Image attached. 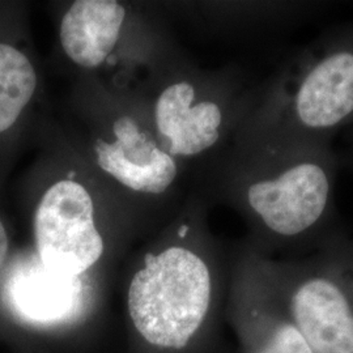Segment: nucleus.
Wrapping results in <instances>:
<instances>
[{
    "label": "nucleus",
    "mask_w": 353,
    "mask_h": 353,
    "mask_svg": "<svg viewBox=\"0 0 353 353\" xmlns=\"http://www.w3.org/2000/svg\"><path fill=\"white\" fill-rule=\"evenodd\" d=\"M207 163L205 192L245 217L261 255L294 258L343 230L335 202L341 156L332 144L232 141Z\"/></svg>",
    "instance_id": "obj_1"
},
{
    "label": "nucleus",
    "mask_w": 353,
    "mask_h": 353,
    "mask_svg": "<svg viewBox=\"0 0 353 353\" xmlns=\"http://www.w3.org/2000/svg\"><path fill=\"white\" fill-rule=\"evenodd\" d=\"M353 126V21L331 26L290 57L261 85L232 141L332 144Z\"/></svg>",
    "instance_id": "obj_2"
},
{
    "label": "nucleus",
    "mask_w": 353,
    "mask_h": 353,
    "mask_svg": "<svg viewBox=\"0 0 353 353\" xmlns=\"http://www.w3.org/2000/svg\"><path fill=\"white\" fill-rule=\"evenodd\" d=\"M204 204L190 241L150 255L128 287V313L140 335L153 345L189 347L212 314L217 271L202 232Z\"/></svg>",
    "instance_id": "obj_3"
},
{
    "label": "nucleus",
    "mask_w": 353,
    "mask_h": 353,
    "mask_svg": "<svg viewBox=\"0 0 353 353\" xmlns=\"http://www.w3.org/2000/svg\"><path fill=\"white\" fill-rule=\"evenodd\" d=\"M258 258L314 353H353L352 237L341 230L307 255Z\"/></svg>",
    "instance_id": "obj_4"
},
{
    "label": "nucleus",
    "mask_w": 353,
    "mask_h": 353,
    "mask_svg": "<svg viewBox=\"0 0 353 353\" xmlns=\"http://www.w3.org/2000/svg\"><path fill=\"white\" fill-rule=\"evenodd\" d=\"M261 85H248L237 70L185 67L153 105L157 141L176 161L211 160L232 143L258 101Z\"/></svg>",
    "instance_id": "obj_5"
},
{
    "label": "nucleus",
    "mask_w": 353,
    "mask_h": 353,
    "mask_svg": "<svg viewBox=\"0 0 353 353\" xmlns=\"http://www.w3.org/2000/svg\"><path fill=\"white\" fill-rule=\"evenodd\" d=\"M37 258L55 274L80 278L103 254L90 190L74 178L57 179L34 214Z\"/></svg>",
    "instance_id": "obj_6"
},
{
    "label": "nucleus",
    "mask_w": 353,
    "mask_h": 353,
    "mask_svg": "<svg viewBox=\"0 0 353 353\" xmlns=\"http://www.w3.org/2000/svg\"><path fill=\"white\" fill-rule=\"evenodd\" d=\"M92 159L122 188L145 195L169 191L179 174V161L164 151L154 134L126 114L115 117L94 138Z\"/></svg>",
    "instance_id": "obj_7"
},
{
    "label": "nucleus",
    "mask_w": 353,
    "mask_h": 353,
    "mask_svg": "<svg viewBox=\"0 0 353 353\" xmlns=\"http://www.w3.org/2000/svg\"><path fill=\"white\" fill-rule=\"evenodd\" d=\"M234 290L246 353H314L252 249L239 265Z\"/></svg>",
    "instance_id": "obj_8"
},
{
    "label": "nucleus",
    "mask_w": 353,
    "mask_h": 353,
    "mask_svg": "<svg viewBox=\"0 0 353 353\" xmlns=\"http://www.w3.org/2000/svg\"><path fill=\"white\" fill-rule=\"evenodd\" d=\"M3 300L13 318L33 327L65 325L83 309L80 278H68L48 270L39 259L17 265L4 284Z\"/></svg>",
    "instance_id": "obj_9"
},
{
    "label": "nucleus",
    "mask_w": 353,
    "mask_h": 353,
    "mask_svg": "<svg viewBox=\"0 0 353 353\" xmlns=\"http://www.w3.org/2000/svg\"><path fill=\"white\" fill-rule=\"evenodd\" d=\"M126 17V8L119 1H74L59 26L65 57L84 70L101 67L118 45Z\"/></svg>",
    "instance_id": "obj_10"
},
{
    "label": "nucleus",
    "mask_w": 353,
    "mask_h": 353,
    "mask_svg": "<svg viewBox=\"0 0 353 353\" xmlns=\"http://www.w3.org/2000/svg\"><path fill=\"white\" fill-rule=\"evenodd\" d=\"M37 81L36 68L26 54L0 43V134L17 122L36 93Z\"/></svg>",
    "instance_id": "obj_11"
},
{
    "label": "nucleus",
    "mask_w": 353,
    "mask_h": 353,
    "mask_svg": "<svg viewBox=\"0 0 353 353\" xmlns=\"http://www.w3.org/2000/svg\"><path fill=\"white\" fill-rule=\"evenodd\" d=\"M345 138H347V147L343 153H339L341 166H347L353 170V126L347 130Z\"/></svg>",
    "instance_id": "obj_12"
},
{
    "label": "nucleus",
    "mask_w": 353,
    "mask_h": 353,
    "mask_svg": "<svg viewBox=\"0 0 353 353\" xmlns=\"http://www.w3.org/2000/svg\"><path fill=\"white\" fill-rule=\"evenodd\" d=\"M8 250H10V241H8V234L3 221L0 220V271L4 267V263L8 256Z\"/></svg>",
    "instance_id": "obj_13"
}]
</instances>
